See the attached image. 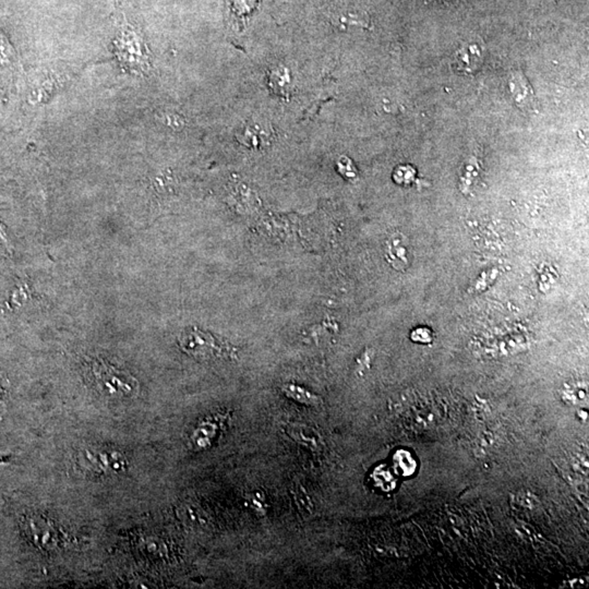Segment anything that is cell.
I'll return each mask as SVG.
<instances>
[{
  "mask_svg": "<svg viewBox=\"0 0 589 589\" xmlns=\"http://www.w3.org/2000/svg\"><path fill=\"white\" fill-rule=\"evenodd\" d=\"M408 241L403 235H394L387 244V261L396 270H404L410 264Z\"/></svg>",
  "mask_w": 589,
  "mask_h": 589,
  "instance_id": "cell-3",
  "label": "cell"
},
{
  "mask_svg": "<svg viewBox=\"0 0 589 589\" xmlns=\"http://www.w3.org/2000/svg\"><path fill=\"white\" fill-rule=\"evenodd\" d=\"M218 428L220 427L216 423H206L201 425L195 434V440L197 446H203V448L211 446L213 441L216 440Z\"/></svg>",
  "mask_w": 589,
  "mask_h": 589,
  "instance_id": "cell-8",
  "label": "cell"
},
{
  "mask_svg": "<svg viewBox=\"0 0 589 589\" xmlns=\"http://www.w3.org/2000/svg\"><path fill=\"white\" fill-rule=\"evenodd\" d=\"M179 345L182 351L201 362H216L235 356V349L227 342L199 328H187L180 335Z\"/></svg>",
  "mask_w": 589,
  "mask_h": 589,
  "instance_id": "cell-2",
  "label": "cell"
},
{
  "mask_svg": "<svg viewBox=\"0 0 589 589\" xmlns=\"http://www.w3.org/2000/svg\"><path fill=\"white\" fill-rule=\"evenodd\" d=\"M89 380L104 396L129 398L138 395L139 383L130 373L103 360H93L87 367Z\"/></svg>",
  "mask_w": 589,
  "mask_h": 589,
  "instance_id": "cell-1",
  "label": "cell"
},
{
  "mask_svg": "<svg viewBox=\"0 0 589 589\" xmlns=\"http://www.w3.org/2000/svg\"><path fill=\"white\" fill-rule=\"evenodd\" d=\"M15 56L12 45L8 39L0 32V66L10 64Z\"/></svg>",
  "mask_w": 589,
  "mask_h": 589,
  "instance_id": "cell-9",
  "label": "cell"
},
{
  "mask_svg": "<svg viewBox=\"0 0 589 589\" xmlns=\"http://www.w3.org/2000/svg\"><path fill=\"white\" fill-rule=\"evenodd\" d=\"M414 176H415L414 169L410 168V166H403L397 169L394 177L395 180L400 184H410L414 179Z\"/></svg>",
  "mask_w": 589,
  "mask_h": 589,
  "instance_id": "cell-10",
  "label": "cell"
},
{
  "mask_svg": "<svg viewBox=\"0 0 589 589\" xmlns=\"http://www.w3.org/2000/svg\"><path fill=\"white\" fill-rule=\"evenodd\" d=\"M288 433L294 440L298 441L304 446H310L311 448H320L321 443H322V439L320 438L318 433L309 427H306V425L294 423L288 429Z\"/></svg>",
  "mask_w": 589,
  "mask_h": 589,
  "instance_id": "cell-7",
  "label": "cell"
},
{
  "mask_svg": "<svg viewBox=\"0 0 589 589\" xmlns=\"http://www.w3.org/2000/svg\"><path fill=\"white\" fill-rule=\"evenodd\" d=\"M282 389L287 397L300 404L308 405V406H320L323 404V400L320 396L309 392L299 385L288 383V385H283Z\"/></svg>",
  "mask_w": 589,
  "mask_h": 589,
  "instance_id": "cell-6",
  "label": "cell"
},
{
  "mask_svg": "<svg viewBox=\"0 0 589 589\" xmlns=\"http://www.w3.org/2000/svg\"><path fill=\"white\" fill-rule=\"evenodd\" d=\"M482 54H480V49L477 45H469V46L464 47L457 51L456 56V64L461 68L463 71L473 72L476 68L480 67L482 62Z\"/></svg>",
  "mask_w": 589,
  "mask_h": 589,
  "instance_id": "cell-5",
  "label": "cell"
},
{
  "mask_svg": "<svg viewBox=\"0 0 589 589\" xmlns=\"http://www.w3.org/2000/svg\"><path fill=\"white\" fill-rule=\"evenodd\" d=\"M270 137L271 134H270L269 129L262 126L259 123H249L244 129H241L238 134L239 141L249 148H261V146H267L270 141Z\"/></svg>",
  "mask_w": 589,
  "mask_h": 589,
  "instance_id": "cell-4",
  "label": "cell"
},
{
  "mask_svg": "<svg viewBox=\"0 0 589 589\" xmlns=\"http://www.w3.org/2000/svg\"><path fill=\"white\" fill-rule=\"evenodd\" d=\"M407 456V453H405V452H398L395 456V461H403V464H397V466L401 467L403 471H408V474H410L415 468V464L406 463Z\"/></svg>",
  "mask_w": 589,
  "mask_h": 589,
  "instance_id": "cell-11",
  "label": "cell"
}]
</instances>
